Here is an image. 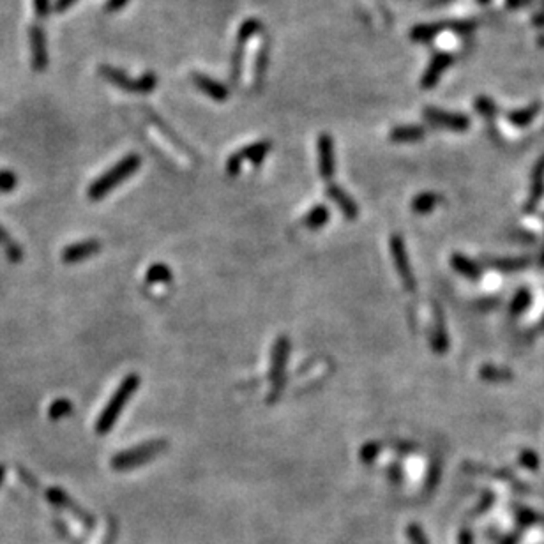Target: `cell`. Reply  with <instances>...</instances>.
<instances>
[{"label": "cell", "instance_id": "8fae6325", "mask_svg": "<svg viewBox=\"0 0 544 544\" xmlns=\"http://www.w3.org/2000/svg\"><path fill=\"white\" fill-rule=\"evenodd\" d=\"M103 250V244L97 239H85L80 241V243H73L69 246H66L60 253V258L66 265H75L82 264V262L89 260L94 255H97Z\"/></svg>", "mask_w": 544, "mask_h": 544}, {"label": "cell", "instance_id": "277c9868", "mask_svg": "<svg viewBox=\"0 0 544 544\" xmlns=\"http://www.w3.org/2000/svg\"><path fill=\"white\" fill-rule=\"evenodd\" d=\"M290 338L288 336H280L272 345L271 352V371H269V380H271V392L267 396L269 403L278 401L285 391L287 384V366L288 357H290Z\"/></svg>", "mask_w": 544, "mask_h": 544}, {"label": "cell", "instance_id": "f1b7e54d", "mask_svg": "<svg viewBox=\"0 0 544 544\" xmlns=\"http://www.w3.org/2000/svg\"><path fill=\"white\" fill-rule=\"evenodd\" d=\"M478 27H479L478 20H473V18L449 20L448 22V30L454 32L456 36H463V38H466V36H472Z\"/></svg>", "mask_w": 544, "mask_h": 544}, {"label": "cell", "instance_id": "ffe728a7", "mask_svg": "<svg viewBox=\"0 0 544 544\" xmlns=\"http://www.w3.org/2000/svg\"><path fill=\"white\" fill-rule=\"evenodd\" d=\"M544 194V157H541L537 161L536 168H534L532 173V189H530V198L529 203H527V209H532L537 201L543 198Z\"/></svg>", "mask_w": 544, "mask_h": 544}, {"label": "cell", "instance_id": "e0dca14e", "mask_svg": "<svg viewBox=\"0 0 544 544\" xmlns=\"http://www.w3.org/2000/svg\"><path fill=\"white\" fill-rule=\"evenodd\" d=\"M448 30V22H435V23H421L410 30V39L415 43H431L440 34Z\"/></svg>", "mask_w": 544, "mask_h": 544}, {"label": "cell", "instance_id": "52a82bcc", "mask_svg": "<svg viewBox=\"0 0 544 544\" xmlns=\"http://www.w3.org/2000/svg\"><path fill=\"white\" fill-rule=\"evenodd\" d=\"M272 149V143L264 140V142H257L251 143V145L244 147V149L237 150L235 154H231L227 161V172L230 176H237L241 172V168H243L244 163H251L253 166H260L262 161L265 159L269 152Z\"/></svg>", "mask_w": 544, "mask_h": 544}, {"label": "cell", "instance_id": "7bdbcfd3", "mask_svg": "<svg viewBox=\"0 0 544 544\" xmlns=\"http://www.w3.org/2000/svg\"><path fill=\"white\" fill-rule=\"evenodd\" d=\"M543 9H544V2H543Z\"/></svg>", "mask_w": 544, "mask_h": 544}, {"label": "cell", "instance_id": "2e32d148", "mask_svg": "<svg viewBox=\"0 0 544 544\" xmlns=\"http://www.w3.org/2000/svg\"><path fill=\"white\" fill-rule=\"evenodd\" d=\"M429 343L435 354H445L449 350V336L445 332V324L438 308H435V324L429 332Z\"/></svg>", "mask_w": 544, "mask_h": 544}, {"label": "cell", "instance_id": "83f0119b", "mask_svg": "<svg viewBox=\"0 0 544 544\" xmlns=\"http://www.w3.org/2000/svg\"><path fill=\"white\" fill-rule=\"evenodd\" d=\"M75 410V405L67 398H59L48 406V417L52 421H60V419H66L73 414Z\"/></svg>", "mask_w": 544, "mask_h": 544}, {"label": "cell", "instance_id": "9c48e42d", "mask_svg": "<svg viewBox=\"0 0 544 544\" xmlns=\"http://www.w3.org/2000/svg\"><path fill=\"white\" fill-rule=\"evenodd\" d=\"M422 115L433 126L456 131V133H463L472 126L468 115H465V113L448 112V110H440L435 106H428V108L422 110Z\"/></svg>", "mask_w": 544, "mask_h": 544}, {"label": "cell", "instance_id": "484cf974", "mask_svg": "<svg viewBox=\"0 0 544 544\" xmlns=\"http://www.w3.org/2000/svg\"><path fill=\"white\" fill-rule=\"evenodd\" d=\"M264 30V25H262L260 20L257 18H250L239 27V32H237V46H246L248 41L251 38H255L257 34H260Z\"/></svg>", "mask_w": 544, "mask_h": 544}, {"label": "cell", "instance_id": "3957f363", "mask_svg": "<svg viewBox=\"0 0 544 544\" xmlns=\"http://www.w3.org/2000/svg\"><path fill=\"white\" fill-rule=\"evenodd\" d=\"M168 440L164 438H156L149 440V442H143V444L136 445V448L126 449L122 452H117L112 458V468L115 470H129L136 468V466H142L145 463L154 461L156 458H159L163 452L168 451Z\"/></svg>", "mask_w": 544, "mask_h": 544}, {"label": "cell", "instance_id": "44dd1931", "mask_svg": "<svg viewBox=\"0 0 544 544\" xmlns=\"http://www.w3.org/2000/svg\"><path fill=\"white\" fill-rule=\"evenodd\" d=\"M0 248H2L6 257H8L9 262H13V264H20V262L23 260L22 246L13 239L11 235H9V231L6 230L2 224H0Z\"/></svg>", "mask_w": 544, "mask_h": 544}, {"label": "cell", "instance_id": "6da1fadb", "mask_svg": "<svg viewBox=\"0 0 544 544\" xmlns=\"http://www.w3.org/2000/svg\"><path fill=\"white\" fill-rule=\"evenodd\" d=\"M140 384H142V380H140V377L136 375V373H129V375L120 382L117 391L113 392L110 401L106 403V406L103 408L99 417H97L96 421L97 435L105 436L112 431L113 426H115L117 421H119L122 410L126 408L127 403H129V399L136 394V391H138Z\"/></svg>", "mask_w": 544, "mask_h": 544}, {"label": "cell", "instance_id": "8992f818", "mask_svg": "<svg viewBox=\"0 0 544 544\" xmlns=\"http://www.w3.org/2000/svg\"><path fill=\"white\" fill-rule=\"evenodd\" d=\"M389 246H391L392 264H394L396 271H398V276L401 280L403 287H405L406 292H415L417 281H415L414 271H412L410 260H408V253H406L405 241H403L401 235H392Z\"/></svg>", "mask_w": 544, "mask_h": 544}, {"label": "cell", "instance_id": "ab89813d", "mask_svg": "<svg viewBox=\"0 0 544 544\" xmlns=\"http://www.w3.org/2000/svg\"><path fill=\"white\" fill-rule=\"evenodd\" d=\"M506 2H507V6H509V8L518 9V8H522V6L525 4V2H529V0H506Z\"/></svg>", "mask_w": 544, "mask_h": 544}, {"label": "cell", "instance_id": "d4e9b609", "mask_svg": "<svg viewBox=\"0 0 544 544\" xmlns=\"http://www.w3.org/2000/svg\"><path fill=\"white\" fill-rule=\"evenodd\" d=\"M173 274L166 264H154L147 269L145 281L149 285H166L172 283Z\"/></svg>", "mask_w": 544, "mask_h": 544}, {"label": "cell", "instance_id": "ba28073f", "mask_svg": "<svg viewBox=\"0 0 544 544\" xmlns=\"http://www.w3.org/2000/svg\"><path fill=\"white\" fill-rule=\"evenodd\" d=\"M29 45H30V60H32V69L43 73L48 69L50 55H48V39L46 32L39 23H34L29 27Z\"/></svg>", "mask_w": 544, "mask_h": 544}, {"label": "cell", "instance_id": "30bf717a", "mask_svg": "<svg viewBox=\"0 0 544 544\" xmlns=\"http://www.w3.org/2000/svg\"><path fill=\"white\" fill-rule=\"evenodd\" d=\"M318 149V172L324 180L331 184L332 177L336 172V154H334V140L331 134L322 133L317 142Z\"/></svg>", "mask_w": 544, "mask_h": 544}, {"label": "cell", "instance_id": "4fadbf2b", "mask_svg": "<svg viewBox=\"0 0 544 544\" xmlns=\"http://www.w3.org/2000/svg\"><path fill=\"white\" fill-rule=\"evenodd\" d=\"M325 194H327V198H331L332 201L336 203V207H338L341 213H343V216L347 217L348 221H355L359 217V206H357V201L354 200V198L350 196V194L347 193V191L343 189L341 186H338V184H329L327 189H325Z\"/></svg>", "mask_w": 544, "mask_h": 544}, {"label": "cell", "instance_id": "836d02e7", "mask_svg": "<svg viewBox=\"0 0 544 544\" xmlns=\"http://www.w3.org/2000/svg\"><path fill=\"white\" fill-rule=\"evenodd\" d=\"M18 186V177L11 170H0V193H13Z\"/></svg>", "mask_w": 544, "mask_h": 544}, {"label": "cell", "instance_id": "7402d4cb", "mask_svg": "<svg viewBox=\"0 0 544 544\" xmlns=\"http://www.w3.org/2000/svg\"><path fill=\"white\" fill-rule=\"evenodd\" d=\"M440 200H442L440 194L433 193V191H424V193H419L417 196L412 200L410 209L414 210L415 214H429L438 206Z\"/></svg>", "mask_w": 544, "mask_h": 544}, {"label": "cell", "instance_id": "d6986e66", "mask_svg": "<svg viewBox=\"0 0 544 544\" xmlns=\"http://www.w3.org/2000/svg\"><path fill=\"white\" fill-rule=\"evenodd\" d=\"M451 267L454 269L456 272H459L461 276L468 278V280H479V278H481V269H479V265L473 264L472 260H468V258L461 253L451 255Z\"/></svg>", "mask_w": 544, "mask_h": 544}, {"label": "cell", "instance_id": "e575fe53", "mask_svg": "<svg viewBox=\"0 0 544 544\" xmlns=\"http://www.w3.org/2000/svg\"><path fill=\"white\" fill-rule=\"evenodd\" d=\"M34 4V13L39 20H46L53 11V2L52 0H32Z\"/></svg>", "mask_w": 544, "mask_h": 544}, {"label": "cell", "instance_id": "7c38bea8", "mask_svg": "<svg viewBox=\"0 0 544 544\" xmlns=\"http://www.w3.org/2000/svg\"><path fill=\"white\" fill-rule=\"evenodd\" d=\"M452 62H454V57H452L451 53H435V55L431 57V60H429L424 75H422L421 78L422 89H431V87H435L436 83L440 82V78H442V75L452 66Z\"/></svg>", "mask_w": 544, "mask_h": 544}, {"label": "cell", "instance_id": "4316f807", "mask_svg": "<svg viewBox=\"0 0 544 544\" xmlns=\"http://www.w3.org/2000/svg\"><path fill=\"white\" fill-rule=\"evenodd\" d=\"M473 108H475V112L486 120H495L496 115L500 113L499 105H496L495 101L488 96L475 97V101H473Z\"/></svg>", "mask_w": 544, "mask_h": 544}, {"label": "cell", "instance_id": "b9f144b4", "mask_svg": "<svg viewBox=\"0 0 544 544\" xmlns=\"http://www.w3.org/2000/svg\"><path fill=\"white\" fill-rule=\"evenodd\" d=\"M478 2H479V4H488L489 0H478Z\"/></svg>", "mask_w": 544, "mask_h": 544}, {"label": "cell", "instance_id": "ac0fdd59", "mask_svg": "<svg viewBox=\"0 0 544 544\" xmlns=\"http://www.w3.org/2000/svg\"><path fill=\"white\" fill-rule=\"evenodd\" d=\"M426 136V129L417 124H406V126H398L389 133V138L396 143H410L419 142Z\"/></svg>", "mask_w": 544, "mask_h": 544}, {"label": "cell", "instance_id": "7a4b0ae2", "mask_svg": "<svg viewBox=\"0 0 544 544\" xmlns=\"http://www.w3.org/2000/svg\"><path fill=\"white\" fill-rule=\"evenodd\" d=\"M140 166H142V156H140V154H127L119 163L113 164L108 172L99 176L90 184L89 189H87V196L94 201L103 200V198L108 196L117 186L126 182L129 177H133L134 173L138 172Z\"/></svg>", "mask_w": 544, "mask_h": 544}, {"label": "cell", "instance_id": "cb8c5ba5", "mask_svg": "<svg viewBox=\"0 0 544 544\" xmlns=\"http://www.w3.org/2000/svg\"><path fill=\"white\" fill-rule=\"evenodd\" d=\"M331 220V210L327 209L325 206H315L310 213L306 214L304 220H302V224L306 228H310V230H318V228L325 227Z\"/></svg>", "mask_w": 544, "mask_h": 544}, {"label": "cell", "instance_id": "603a6c76", "mask_svg": "<svg viewBox=\"0 0 544 544\" xmlns=\"http://www.w3.org/2000/svg\"><path fill=\"white\" fill-rule=\"evenodd\" d=\"M269 59H271V41L265 39L262 43L260 50L257 53V62H255V85L260 87L262 82L265 78V73H267L269 67Z\"/></svg>", "mask_w": 544, "mask_h": 544}, {"label": "cell", "instance_id": "d6a6232c", "mask_svg": "<svg viewBox=\"0 0 544 544\" xmlns=\"http://www.w3.org/2000/svg\"><path fill=\"white\" fill-rule=\"evenodd\" d=\"M489 265L502 271H515V269H522L529 265V258H503V260H489Z\"/></svg>", "mask_w": 544, "mask_h": 544}, {"label": "cell", "instance_id": "74e56055", "mask_svg": "<svg viewBox=\"0 0 544 544\" xmlns=\"http://www.w3.org/2000/svg\"><path fill=\"white\" fill-rule=\"evenodd\" d=\"M129 0H106V11L108 13H117L120 9H124L127 6Z\"/></svg>", "mask_w": 544, "mask_h": 544}, {"label": "cell", "instance_id": "5bb4252c", "mask_svg": "<svg viewBox=\"0 0 544 544\" xmlns=\"http://www.w3.org/2000/svg\"><path fill=\"white\" fill-rule=\"evenodd\" d=\"M193 83L201 90L203 94H207L209 97H213L214 101H227L230 96V90L227 85H223L217 80L210 78L207 75H200V73H194L193 75Z\"/></svg>", "mask_w": 544, "mask_h": 544}, {"label": "cell", "instance_id": "9a60e30c", "mask_svg": "<svg viewBox=\"0 0 544 544\" xmlns=\"http://www.w3.org/2000/svg\"><path fill=\"white\" fill-rule=\"evenodd\" d=\"M541 110H543V103L536 101V103H532V105L529 106H523V108H516L513 110V112H507L506 119L507 122L513 124L515 127H527L537 119Z\"/></svg>", "mask_w": 544, "mask_h": 544}, {"label": "cell", "instance_id": "5b68a950", "mask_svg": "<svg viewBox=\"0 0 544 544\" xmlns=\"http://www.w3.org/2000/svg\"><path fill=\"white\" fill-rule=\"evenodd\" d=\"M101 78L106 80L112 85L119 87V89L126 90V92L133 94H150L157 87V76L152 71L143 73L140 78H131L126 71L105 64L99 67Z\"/></svg>", "mask_w": 544, "mask_h": 544}, {"label": "cell", "instance_id": "60d3db41", "mask_svg": "<svg viewBox=\"0 0 544 544\" xmlns=\"http://www.w3.org/2000/svg\"><path fill=\"white\" fill-rule=\"evenodd\" d=\"M4 478H6V466L0 465V482H2V479Z\"/></svg>", "mask_w": 544, "mask_h": 544}, {"label": "cell", "instance_id": "8d00e7d4", "mask_svg": "<svg viewBox=\"0 0 544 544\" xmlns=\"http://www.w3.org/2000/svg\"><path fill=\"white\" fill-rule=\"evenodd\" d=\"M78 0H55L53 2V11L57 13H66L67 9H71Z\"/></svg>", "mask_w": 544, "mask_h": 544}, {"label": "cell", "instance_id": "f546056e", "mask_svg": "<svg viewBox=\"0 0 544 544\" xmlns=\"http://www.w3.org/2000/svg\"><path fill=\"white\" fill-rule=\"evenodd\" d=\"M382 448L384 445L380 442H366L361 449H359V458H361L362 463L366 465H371V463L377 461V458L380 456Z\"/></svg>", "mask_w": 544, "mask_h": 544}, {"label": "cell", "instance_id": "4dcf8cb0", "mask_svg": "<svg viewBox=\"0 0 544 544\" xmlns=\"http://www.w3.org/2000/svg\"><path fill=\"white\" fill-rule=\"evenodd\" d=\"M479 375H481V378H485V380H488V382L511 380L513 378L511 371H507V369H502V368H496V366H482V368L479 369Z\"/></svg>", "mask_w": 544, "mask_h": 544}, {"label": "cell", "instance_id": "f35d334b", "mask_svg": "<svg viewBox=\"0 0 544 544\" xmlns=\"http://www.w3.org/2000/svg\"><path fill=\"white\" fill-rule=\"evenodd\" d=\"M532 23L536 27H541V29H543L544 27V9H541L539 13H536V15L532 16Z\"/></svg>", "mask_w": 544, "mask_h": 544}, {"label": "cell", "instance_id": "d590c367", "mask_svg": "<svg viewBox=\"0 0 544 544\" xmlns=\"http://www.w3.org/2000/svg\"><path fill=\"white\" fill-rule=\"evenodd\" d=\"M529 301H530L529 292H525V290L518 292V295H516L515 302H513V306H511L513 313H520V311H522L523 308H525V306L529 304Z\"/></svg>", "mask_w": 544, "mask_h": 544}, {"label": "cell", "instance_id": "1f68e13d", "mask_svg": "<svg viewBox=\"0 0 544 544\" xmlns=\"http://www.w3.org/2000/svg\"><path fill=\"white\" fill-rule=\"evenodd\" d=\"M243 64H244V48L243 46H237L231 55V82L239 83L241 75H243Z\"/></svg>", "mask_w": 544, "mask_h": 544}]
</instances>
